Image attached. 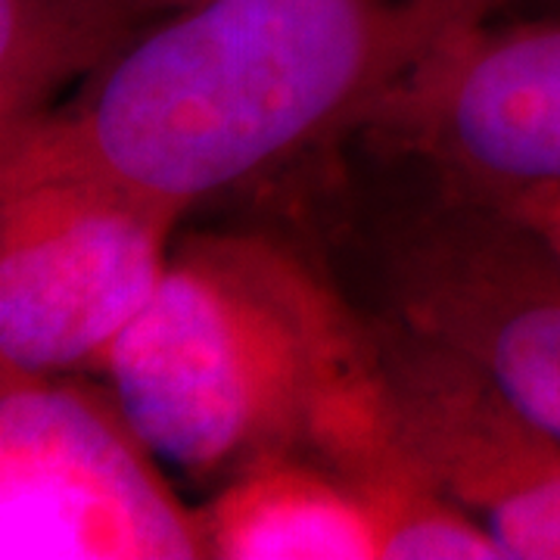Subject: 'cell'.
<instances>
[{"label": "cell", "mask_w": 560, "mask_h": 560, "mask_svg": "<svg viewBox=\"0 0 560 560\" xmlns=\"http://www.w3.org/2000/svg\"><path fill=\"white\" fill-rule=\"evenodd\" d=\"M156 460L109 386L0 371V558H206Z\"/></svg>", "instance_id": "277c9868"}, {"label": "cell", "mask_w": 560, "mask_h": 560, "mask_svg": "<svg viewBox=\"0 0 560 560\" xmlns=\"http://www.w3.org/2000/svg\"><path fill=\"white\" fill-rule=\"evenodd\" d=\"M162 7L168 10V13H175V10H180V7H187V3H194V0H160Z\"/></svg>", "instance_id": "30bf717a"}, {"label": "cell", "mask_w": 560, "mask_h": 560, "mask_svg": "<svg viewBox=\"0 0 560 560\" xmlns=\"http://www.w3.org/2000/svg\"><path fill=\"white\" fill-rule=\"evenodd\" d=\"M206 558L381 560L377 533L352 489L305 452L253 460L200 508Z\"/></svg>", "instance_id": "ba28073f"}, {"label": "cell", "mask_w": 560, "mask_h": 560, "mask_svg": "<svg viewBox=\"0 0 560 560\" xmlns=\"http://www.w3.org/2000/svg\"><path fill=\"white\" fill-rule=\"evenodd\" d=\"M371 342L305 261L261 237H197L103 364L147 445L194 480L302 452L327 383Z\"/></svg>", "instance_id": "7a4b0ae2"}, {"label": "cell", "mask_w": 560, "mask_h": 560, "mask_svg": "<svg viewBox=\"0 0 560 560\" xmlns=\"http://www.w3.org/2000/svg\"><path fill=\"white\" fill-rule=\"evenodd\" d=\"M511 0H194L0 165L84 168L184 212L368 116Z\"/></svg>", "instance_id": "6da1fadb"}, {"label": "cell", "mask_w": 560, "mask_h": 560, "mask_svg": "<svg viewBox=\"0 0 560 560\" xmlns=\"http://www.w3.org/2000/svg\"><path fill=\"white\" fill-rule=\"evenodd\" d=\"M401 427L504 558L560 560V436L482 371L389 315L371 320Z\"/></svg>", "instance_id": "52a82bcc"}, {"label": "cell", "mask_w": 560, "mask_h": 560, "mask_svg": "<svg viewBox=\"0 0 560 560\" xmlns=\"http://www.w3.org/2000/svg\"><path fill=\"white\" fill-rule=\"evenodd\" d=\"M180 215L97 172L0 165V371L103 374Z\"/></svg>", "instance_id": "3957f363"}, {"label": "cell", "mask_w": 560, "mask_h": 560, "mask_svg": "<svg viewBox=\"0 0 560 560\" xmlns=\"http://www.w3.org/2000/svg\"><path fill=\"white\" fill-rule=\"evenodd\" d=\"M364 125L452 190L504 197L560 184V20L464 32Z\"/></svg>", "instance_id": "8992f818"}, {"label": "cell", "mask_w": 560, "mask_h": 560, "mask_svg": "<svg viewBox=\"0 0 560 560\" xmlns=\"http://www.w3.org/2000/svg\"><path fill=\"white\" fill-rule=\"evenodd\" d=\"M165 20L153 0H0V143Z\"/></svg>", "instance_id": "9c48e42d"}, {"label": "cell", "mask_w": 560, "mask_h": 560, "mask_svg": "<svg viewBox=\"0 0 560 560\" xmlns=\"http://www.w3.org/2000/svg\"><path fill=\"white\" fill-rule=\"evenodd\" d=\"M386 315L467 359L560 436V261L495 202L445 187L377 224Z\"/></svg>", "instance_id": "5b68a950"}]
</instances>
